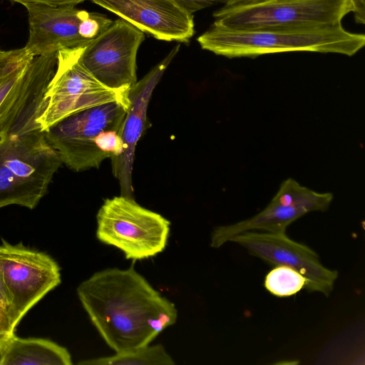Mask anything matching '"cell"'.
<instances>
[{
  "label": "cell",
  "instance_id": "cell-6",
  "mask_svg": "<svg viewBox=\"0 0 365 365\" xmlns=\"http://www.w3.org/2000/svg\"><path fill=\"white\" fill-rule=\"evenodd\" d=\"M352 10L351 0H269L220 8L212 26L229 30L323 27L341 24Z\"/></svg>",
  "mask_w": 365,
  "mask_h": 365
},
{
  "label": "cell",
  "instance_id": "cell-15",
  "mask_svg": "<svg viewBox=\"0 0 365 365\" xmlns=\"http://www.w3.org/2000/svg\"><path fill=\"white\" fill-rule=\"evenodd\" d=\"M158 40L187 42L195 33L192 14L173 0H89Z\"/></svg>",
  "mask_w": 365,
  "mask_h": 365
},
{
  "label": "cell",
  "instance_id": "cell-9",
  "mask_svg": "<svg viewBox=\"0 0 365 365\" xmlns=\"http://www.w3.org/2000/svg\"><path fill=\"white\" fill-rule=\"evenodd\" d=\"M56 63L57 53L36 56L0 81V133L41 129L37 120Z\"/></svg>",
  "mask_w": 365,
  "mask_h": 365
},
{
  "label": "cell",
  "instance_id": "cell-17",
  "mask_svg": "<svg viewBox=\"0 0 365 365\" xmlns=\"http://www.w3.org/2000/svg\"><path fill=\"white\" fill-rule=\"evenodd\" d=\"M79 364L91 365H173L175 361L163 345L158 344L110 356L81 361Z\"/></svg>",
  "mask_w": 365,
  "mask_h": 365
},
{
  "label": "cell",
  "instance_id": "cell-18",
  "mask_svg": "<svg viewBox=\"0 0 365 365\" xmlns=\"http://www.w3.org/2000/svg\"><path fill=\"white\" fill-rule=\"evenodd\" d=\"M264 284L272 294L278 297H287L304 289L306 279L297 270L278 265L267 274Z\"/></svg>",
  "mask_w": 365,
  "mask_h": 365
},
{
  "label": "cell",
  "instance_id": "cell-2",
  "mask_svg": "<svg viewBox=\"0 0 365 365\" xmlns=\"http://www.w3.org/2000/svg\"><path fill=\"white\" fill-rule=\"evenodd\" d=\"M201 48L228 58L251 57L292 51L354 55L365 36L351 33L341 24L323 27L229 30L211 27L197 38Z\"/></svg>",
  "mask_w": 365,
  "mask_h": 365
},
{
  "label": "cell",
  "instance_id": "cell-25",
  "mask_svg": "<svg viewBox=\"0 0 365 365\" xmlns=\"http://www.w3.org/2000/svg\"><path fill=\"white\" fill-rule=\"evenodd\" d=\"M1 51H0V52H1Z\"/></svg>",
  "mask_w": 365,
  "mask_h": 365
},
{
  "label": "cell",
  "instance_id": "cell-23",
  "mask_svg": "<svg viewBox=\"0 0 365 365\" xmlns=\"http://www.w3.org/2000/svg\"><path fill=\"white\" fill-rule=\"evenodd\" d=\"M352 12L354 14L355 21L358 24H364V0H351Z\"/></svg>",
  "mask_w": 365,
  "mask_h": 365
},
{
  "label": "cell",
  "instance_id": "cell-13",
  "mask_svg": "<svg viewBox=\"0 0 365 365\" xmlns=\"http://www.w3.org/2000/svg\"><path fill=\"white\" fill-rule=\"evenodd\" d=\"M230 242L269 264L297 270L305 278L304 289L308 292L328 297L338 278V272L324 267L316 252L290 239L286 233L247 232L234 236Z\"/></svg>",
  "mask_w": 365,
  "mask_h": 365
},
{
  "label": "cell",
  "instance_id": "cell-21",
  "mask_svg": "<svg viewBox=\"0 0 365 365\" xmlns=\"http://www.w3.org/2000/svg\"><path fill=\"white\" fill-rule=\"evenodd\" d=\"M191 14L227 0H173Z\"/></svg>",
  "mask_w": 365,
  "mask_h": 365
},
{
  "label": "cell",
  "instance_id": "cell-7",
  "mask_svg": "<svg viewBox=\"0 0 365 365\" xmlns=\"http://www.w3.org/2000/svg\"><path fill=\"white\" fill-rule=\"evenodd\" d=\"M80 46L57 52L56 71L44 95L43 110L37 120L42 131L81 110L113 101L129 103L128 91L107 88L79 61Z\"/></svg>",
  "mask_w": 365,
  "mask_h": 365
},
{
  "label": "cell",
  "instance_id": "cell-3",
  "mask_svg": "<svg viewBox=\"0 0 365 365\" xmlns=\"http://www.w3.org/2000/svg\"><path fill=\"white\" fill-rule=\"evenodd\" d=\"M129 103L113 101L71 114L45 132L62 163L80 172L98 168L123 150L122 129Z\"/></svg>",
  "mask_w": 365,
  "mask_h": 365
},
{
  "label": "cell",
  "instance_id": "cell-8",
  "mask_svg": "<svg viewBox=\"0 0 365 365\" xmlns=\"http://www.w3.org/2000/svg\"><path fill=\"white\" fill-rule=\"evenodd\" d=\"M29 36L25 48L34 56L82 46L103 33L113 23L106 16L75 6L24 5Z\"/></svg>",
  "mask_w": 365,
  "mask_h": 365
},
{
  "label": "cell",
  "instance_id": "cell-24",
  "mask_svg": "<svg viewBox=\"0 0 365 365\" xmlns=\"http://www.w3.org/2000/svg\"><path fill=\"white\" fill-rule=\"evenodd\" d=\"M269 0H227L224 6L222 7L223 9H233L241 6H245L249 5L257 4L259 3H262L264 1H267Z\"/></svg>",
  "mask_w": 365,
  "mask_h": 365
},
{
  "label": "cell",
  "instance_id": "cell-14",
  "mask_svg": "<svg viewBox=\"0 0 365 365\" xmlns=\"http://www.w3.org/2000/svg\"><path fill=\"white\" fill-rule=\"evenodd\" d=\"M180 48V44L176 45L159 63L129 89V105L121 134L123 150L119 156L111 159L112 173L119 182L120 195L134 199L132 183L134 156L137 143L145 130L149 102L155 86Z\"/></svg>",
  "mask_w": 365,
  "mask_h": 365
},
{
  "label": "cell",
  "instance_id": "cell-1",
  "mask_svg": "<svg viewBox=\"0 0 365 365\" xmlns=\"http://www.w3.org/2000/svg\"><path fill=\"white\" fill-rule=\"evenodd\" d=\"M76 292L91 323L115 353L149 345L178 319L175 304L133 266L96 272Z\"/></svg>",
  "mask_w": 365,
  "mask_h": 365
},
{
  "label": "cell",
  "instance_id": "cell-19",
  "mask_svg": "<svg viewBox=\"0 0 365 365\" xmlns=\"http://www.w3.org/2000/svg\"><path fill=\"white\" fill-rule=\"evenodd\" d=\"M34 56L25 47L0 52V81L21 64Z\"/></svg>",
  "mask_w": 365,
  "mask_h": 365
},
{
  "label": "cell",
  "instance_id": "cell-5",
  "mask_svg": "<svg viewBox=\"0 0 365 365\" xmlns=\"http://www.w3.org/2000/svg\"><path fill=\"white\" fill-rule=\"evenodd\" d=\"M96 237L134 261L153 257L165 249L170 222L123 195L106 199L96 215Z\"/></svg>",
  "mask_w": 365,
  "mask_h": 365
},
{
  "label": "cell",
  "instance_id": "cell-4",
  "mask_svg": "<svg viewBox=\"0 0 365 365\" xmlns=\"http://www.w3.org/2000/svg\"><path fill=\"white\" fill-rule=\"evenodd\" d=\"M61 165L40 128L0 133V208L12 205L35 208Z\"/></svg>",
  "mask_w": 365,
  "mask_h": 365
},
{
  "label": "cell",
  "instance_id": "cell-12",
  "mask_svg": "<svg viewBox=\"0 0 365 365\" xmlns=\"http://www.w3.org/2000/svg\"><path fill=\"white\" fill-rule=\"evenodd\" d=\"M333 200L331 192H318L293 178L284 180L269 203L250 218L218 226L210 235V246L220 248L235 235L247 232L286 233L287 227L306 214L327 210Z\"/></svg>",
  "mask_w": 365,
  "mask_h": 365
},
{
  "label": "cell",
  "instance_id": "cell-16",
  "mask_svg": "<svg viewBox=\"0 0 365 365\" xmlns=\"http://www.w3.org/2000/svg\"><path fill=\"white\" fill-rule=\"evenodd\" d=\"M66 348L41 338H20L14 335L0 351V365H71Z\"/></svg>",
  "mask_w": 365,
  "mask_h": 365
},
{
  "label": "cell",
  "instance_id": "cell-20",
  "mask_svg": "<svg viewBox=\"0 0 365 365\" xmlns=\"http://www.w3.org/2000/svg\"><path fill=\"white\" fill-rule=\"evenodd\" d=\"M15 329L9 312L0 304V351L15 335Z\"/></svg>",
  "mask_w": 365,
  "mask_h": 365
},
{
  "label": "cell",
  "instance_id": "cell-10",
  "mask_svg": "<svg viewBox=\"0 0 365 365\" xmlns=\"http://www.w3.org/2000/svg\"><path fill=\"white\" fill-rule=\"evenodd\" d=\"M0 273L11 298L16 327L48 292L61 282V269L48 254L24 246L0 244Z\"/></svg>",
  "mask_w": 365,
  "mask_h": 365
},
{
  "label": "cell",
  "instance_id": "cell-22",
  "mask_svg": "<svg viewBox=\"0 0 365 365\" xmlns=\"http://www.w3.org/2000/svg\"><path fill=\"white\" fill-rule=\"evenodd\" d=\"M19 3L24 6L27 4H44L53 6H75L85 0H9Z\"/></svg>",
  "mask_w": 365,
  "mask_h": 365
},
{
  "label": "cell",
  "instance_id": "cell-11",
  "mask_svg": "<svg viewBox=\"0 0 365 365\" xmlns=\"http://www.w3.org/2000/svg\"><path fill=\"white\" fill-rule=\"evenodd\" d=\"M144 32L119 19L101 35L80 46L79 61L108 88L128 91L138 81L136 56Z\"/></svg>",
  "mask_w": 365,
  "mask_h": 365
}]
</instances>
